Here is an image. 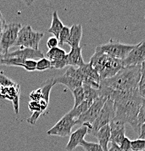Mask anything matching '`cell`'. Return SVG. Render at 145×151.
<instances>
[{"mask_svg":"<svg viewBox=\"0 0 145 151\" xmlns=\"http://www.w3.org/2000/svg\"><path fill=\"white\" fill-rule=\"evenodd\" d=\"M120 148L123 151H130V140L127 137H125L123 141L121 142L119 145Z\"/></svg>","mask_w":145,"mask_h":151,"instance_id":"cell-33","label":"cell"},{"mask_svg":"<svg viewBox=\"0 0 145 151\" xmlns=\"http://www.w3.org/2000/svg\"><path fill=\"white\" fill-rule=\"evenodd\" d=\"M99 141V144L104 151H108V145L110 142V128L109 124L102 127L94 135Z\"/></svg>","mask_w":145,"mask_h":151,"instance_id":"cell-18","label":"cell"},{"mask_svg":"<svg viewBox=\"0 0 145 151\" xmlns=\"http://www.w3.org/2000/svg\"><path fill=\"white\" fill-rule=\"evenodd\" d=\"M115 118L114 102L109 98H107L103 107L101 109L98 117L93 123L92 125L88 129V134L94 136V134L102 127L109 124Z\"/></svg>","mask_w":145,"mask_h":151,"instance_id":"cell-5","label":"cell"},{"mask_svg":"<svg viewBox=\"0 0 145 151\" xmlns=\"http://www.w3.org/2000/svg\"><path fill=\"white\" fill-rule=\"evenodd\" d=\"M94 102L89 101V100H84L80 105H79L77 108H72L69 113L75 119H78L83 113L86 112L88 108L91 107V105H92Z\"/></svg>","mask_w":145,"mask_h":151,"instance_id":"cell-21","label":"cell"},{"mask_svg":"<svg viewBox=\"0 0 145 151\" xmlns=\"http://www.w3.org/2000/svg\"><path fill=\"white\" fill-rule=\"evenodd\" d=\"M82 86H83V93H84V100L94 102V100H96L99 97V89H94L86 84H83Z\"/></svg>","mask_w":145,"mask_h":151,"instance_id":"cell-22","label":"cell"},{"mask_svg":"<svg viewBox=\"0 0 145 151\" xmlns=\"http://www.w3.org/2000/svg\"><path fill=\"white\" fill-rule=\"evenodd\" d=\"M0 98L10 100L13 105L14 111L16 114L19 113L20 86L16 84L12 86L3 87L0 86Z\"/></svg>","mask_w":145,"mask_h":151,"instance_id":"cell-12","label":"cell"},{"mask_svg":"<svg viewBox=\"0 0 145 151\" xmlns=\"http://www.w3.org/2000/svg\"><path fill=\"white\" fill-rule=\"evenodd\" d=\"M1 58H2V55H1V52H0V61H1Z\"/></svg>","mask_w":145,"mask_h":151,"instance_id":"cell-40","label":"cell"},{"mask_svg":"<svg viewBox=\"0 0 145 151\" xmlns=\"http://www.w3.org/2000/svg\"><path fill=\"white\" fill-rule=\"evenodd\" d=\"M64 24H63L62 21L60 20L59 17H58L57 11H54L52 15V22L51 26L48 30V32L53 34L55 36L56 39L58 38L60 32H61V29L64 28Z\"/></svg>","mask_w":145,"mask_h":151,"instance_id":"cell-20","label":"cell"},{"mask_svg":"<svg viewBox=\"0 0 145 151\" xmlns=\"http://www.w3.org/2000/svg\"><path fill=\"white\" fill-rule=\"evenodd\" d=\"M75 125H77L76 119H74L69 113H67L50 129L47 132V134L52 136H70L72 129Z\"/></svg>","mask_w":145,"mask_h":151,"instance_id":"cell-9","label":"cell"},{"mask_svg":"<svg viewBox=\"0 0 145 151\" xmlns=\"http://www.w3.org/2000/svg\"><path fill=\"white\" fill-rule=\"evenodd\" d=\"M136 47V45H125L111 39L108 43L96 47V50L107 55L119 60H123Z\"/></svg>","mask_w":145,"mask_h":151,"instance_id":"cell-6","label":"cell"},{"mask_svg":"<svg viewBox=\"0 0 145 151\" xmlns=\"http://www.w3.org/2000/svg\"><path fill=\"white\" fill-rule=\"evenodd\" d=\"M110 128V142L120 145L125 137V124H120L112 120L109 124Z\"/></svg>","mask_w":145,"mask_h":151,"instance_id":"cell-15","label":"cell"},{"mask_svg":"<svg viewBox=\"0 0 145 151\" xmlns=\"http://www.w3.org/2000/svg\"><path fill=\"white\" fill-rule=\"evenodd\" d=\"M107 97H99L89 108L83 113L78 119H76V124H80L82 126H86L88 129L95 122V120L98 117L101 109L103 107Z\"/></svg>","mask_w":145,"mask_h":151,"instance_id":"cell-8","label":"cell"},{"mask_svg":"<svg viewBox=\"0 0 145 151\" xmlns=\"http://www.w3.org/2000/svg\"><path fill=\"white\" fill-rule=\"evenodd\" d=\"M145 140L136 139L130 141V150L132 151H144Z\"/></svg>","mask_w":145,"mask_h":151,"instance_id":"cell-27","label":"cell"},{"mask_svg":"<svg viewBox=\"0 0 145 151\" xmlns=\"http://www.w3.org/2000/svg\"><path fill=\"white\" fill-rule=\"evenodd\" d=\"M83 37V27L80 24H74L69 28V36L67 42L71 48L80 47V41Z\"/></svg>","mask_w":145,"mask_h":151,"instance_id":"cell-16","label":"cell"},{"mask_svg":"<svg viewBox=\"0 0 145 151\" xmlns=\"http://www.w3.org/2000/svg\"><path fill=\"white\" fill-rule=\"evenodd\" d=\"M80 146H81L86 151H104L99 143L88 142L85 139L82 141Z\"/></svg>","mask_w":145,"mask_h":151,"instance_id":"cell-24","label":"cell"},{"mask_svg":"<svg viewBox=\"0 0 145 151\" xmlns=\"http://www.w3.org/2000/svg\"><path fill=\"white\" fill-rule=\"evenodd\" d=\"M90 63L99 73L101 80L112 78L123 68L122 60L107 55L96 49L91 57Z\"/></svg>","mask_w":145,"mask_h":151,"instance_id":"cell-3","label":"cell"},{"mask_svg":"<svg viewBox=\"0 0 145 151\" xmlns=\"http://www.w3.org/2000/svg\"><path fill=\"white\" fill-rule=\"evenodd\" d=\"M145 124H143L141 127V129H140V133L139 135H138V139H145Z\"/></svg>","mask_w":145,"mask_h":151,"instance_id":"cell-38","label":"cell"},{"mask_svg":"<svg viewBox=\"0 0 145 151\" xmlns=\"http://www.w3.org/2000/svg\"><path fill=\"white\" fill-rule=\"evenodd\" d=\"M6 21H5V19L4 18V15H2L1 13V11L0 9V36H1V33H2L3 30H4V26H6Z\"/></svg>","mask_w":145,"mask_h":151,"instance_id":"cell-37","label":"cell"},{"mask_svg":"<svg viewBox=\"0 0 145 151\" xmlns=\"http://www.w3.org/2000/svg\"><path fill=\"white\" fill-rule=\"evenodd\" d=\"M4 58H19L23 60H40L44 58V53L40 50H33L31 48H20L12 52H8L2 55Z\"/></svg>","mask_w":145,"mask_h":151,"instance_id":"cell-11","label":"cell"},{"mask_svg":"<svg viewBox=\"0 0 145 151\" xmlns=\"http://www.w3.org/2000/svg\"><path fill=\"white\" fill-rule=\"evenodd\" d=\"M30 98L31 99L32 101L35 102H39V100H43V96H42V91H41L40 88H38V89H35V90L32 91L29 94Z\"/></svg>","mask_w":145,"mask_h":151,"instance_id":"cell-32","label":"cell"},{"mask_svg":"<svg viewBox=\"0 0 145 151\" xmlns=\"http://www.w3.org/2000/svg\"><path fill=\"white\" fill-rule=\"evenodd\" d=\"M144 118H145V103H143L138 111V115L136 117L137 125L138 129H141V127L144 124Z\"/></svg>","mask_w":145,"mask_h":151,"instance_id":"cell-30","label":"cell"},{"mask_svg":"<svg viewBox=\"0 0 145 151\" xmlns=\"http://www.w3.org/2000/svg\"><path fill=\"white\" fill-rule=\"evenodd\" d=\"M51 63H50V60L48 58H43L42 59L37 61V66H36V70L39 71H43L48 69H51Z\"/></svg>","mask_w":145,"mask_h":151,"instance_id":"cell-25","label":"cell"},{"mask_svg":"<svg viewBox=\"0 0 145 151\" xmlns=\"http://www.w3.org/2000/svg\"><path fill=\"white\" fill-rule=\"evenodd\" d=\"M145 60V44L144 41L136 45V47L127 56L122 60L123 67L141 65Z\"/></svg>","mask_w":145,"mask_h":151,"instance_id":"cell-10","label":"cell"},{"mask_svg":"<svg viewBox=\"0 0 145 151\" xmlns=\"http://www.w3.org/2000/svg\"><path fill=\"white\" fill-rule=\"evenodd\" d=\"M58 45V40L56 37H50L47 41V47L49 49H53L57 47Z\"/></svg>","mask_w":145,"mask_h":151,"instance_id":"cell-35","label":"cell"},{"mask_svg":"<svg viewBox=\"0 0 145 151\" xmlns=\"http://www.w3.org/2000/svg\"><path fill=\"white\" fill-rule=\"evenodd\" d=\"M44 37V33L34 31L31 26L27 25L20 29L18 38L15 43V47L20 48H31L39 50V42Z\"/></svg>","mask_w":145,"mask_h":151,"instance_id":"cell-4","label":"cell"},{"mask_svg":"<svg viewBox=\"0 0 145 151\" xmlns=\"http://www.w3.org/2000/svg\"><path fill=\"white\" fill-rule=\"evenodd\" d=\"M56 84L65 85L66 86H67L68 89L72 91V92L83 85L80 81L72 78V76H69L66 73H64L62 76H56L53 78V84H54V86Z\"/></svg>","mask_w":145,"mask_h":151,"instance_id":"cell-19","label":"cell"},{"mask_svg":"<svg viewBox=\"0 0 145 151\" xmlns=\"http://www.w3.org/2000/svg\"><path fill=\"white\" fill-rule=\"evenodd\" d=\"M41 116H42V114H41L40 113L34 112L32 113V115L31 116V117H29V119H26V122L31 124H35V123L37 121V119H38Z\"/></svg>","mask_w":145,"mask_h":151,"instance_id":"cell-36","label":"cell"},{"mask_svg":"<svg viewBox=\"0 0 145 151\" xmlns=\"http://www.w3.org/2000/svg\"><path fill=\"white\" fill-rule=\"evenodd\" d=\"M29 108L31 111H32L33 113L34 112H38L40 113L42 115V112H41V108H40V105L38 102H35V101H32L31 100V102L29 103Z\"/></svg>","mask_w":145,"mask_h":151,"instance_id":"cell-34","label":"cell"},{"mask_svg":"<svg viewBox=\"0 0 145 151\" xmlns=\"http://www.w3.org/2000/svg\"><path fill=\"white\" fill-rule=\"evenodd\" d=\"M137 89L139 93L140 96L143 98H144V93H145V74H144V68H142V71H141V76L140 78L139 81H138V86H137Z\"/></svg>","mask_w":145,"mask_h":151,"instance_id":"cell-29","label":"cell"},{"mask_svg":"<svg viewBox=\"0 0 145 151\" xmlns=\"http://www.w3.org/2000/svg\"><path fill=\"white\" fill-rule=\"evenodd\" d=\"M67 54L65 50L58 47L49 50L47 56L50 60L52 68L62 69L68 65Z\"/></svg>","mask_w":145,"mask_h":151,"instance_id":"cell-13","label":"cell"},{"mask_svg":"<svg viewBox=\"0 0 145 151\" xmlns=\"http://www.w3.org/2000/svg\"><path fill=\"white\" fill-rule=\"evenodd\" d=\"M72 92L74 96V100H75L73 108H75L83 103V101L84 100V93H83V86H81L80 87H78L75 90L72 91Z\"/></svg>","mask_w":145,"mask_h":151,"instance_id":"cell-23","label":"cell"},{"mask_svg":"<svg viewBox=\"0 0 145 151\" xmlns=\"http://www.w3.org/2000/svg\"><path fill=\"white\" fill-rule=\"evenodd\" d=\"M37 66V61L33 60H25L21 67H23L27 71H34L36 70Z\"/></svg>","mask_w":145,"mask_h":151,"instance_id":"cell-31","label":"cell"},{"mask_svg":"<svg viewBox=\"0 0 145 151\" xmlns=\"http://www.w3.org/2000/svg\"><path fill=\"white\" fill-rule=\"evenodd\" d=\"M144 63L141 65L123 67L113 77L101 80L100 84L115 91H130L137 89Z\"/></svg>","mask_w":145,"mask_h":151,"instance_id":"cell-2","label":"cell"},{"mask_svg":"<svg viewBox=\"0 0 145 151\" xmlns=\"http://www.w3.org/2000/svg\"><path fill=\"white\" fill-rule=\"evenodd\" d=\"M69 36V28L67 26H64V28L61 29L59 35H58V45L60 46H63L64 44H67L68 39Z\"/></svg>","mask_w":145,"mask_h":151,"instance_id":"cell-26","label":"cell"},{"mask_svg":"<svg viewBox=\"0 0 145 151\" xmlns=\"http://www.w3.org/2000/svg\"><path fill=\"white\" fill-rule=\"evenodd\" d=\"M108 151H123L120 148L119 145L115 144L114 142H111V146H110V148L108 149Z\"/></svg>","mask_w":145,"mask_h":151,"instance_id":"cell-39","label":"cell"},{"mask_svg":"<svg viewBox=\"0 0 145 151\" xmlns=\"http://www.w3.org/2000/svg\"><path fill=\"white\" fill-rule=\"evenodd\" d=\"M67 60L68 65L78 68L84 65L85 63L82 55V47L71 48L70 52L67 54Z\"/></svg>","mask_w":145,"mask_h":151,"instance_id":"cell-17","label":"cell"},{"mask_svg":"<svg viewBox=\"0 0 145 151\" xmlns=\"http://www.w3.org/2000/svg\"><path fill=\"white\" fill-rule=\"evenodd\" d=\"M21 28V24L18 23H8L4 26L0 36V52L2 55L7 54L11 47L15 46L18 32Z\"/></svg>","mask_w":145,"mask_h":151,"instance_id":"cell-7","label":"cell"},{"mask_svg":"<svg viewBox=\"0 0 145 151\" xmlns=\"http://www.w3.org/2000/svg\"><path fill=\"white\" fill-rule=\"evenodd\" d=\"M15 81L11 80L10 78L5 76L3 71H0V86L3 87H9L16 84Z\"/></svg>","mask_w":145,"mask_h":151,"instance_id":"cell-28","label":"cell"},{"mask_svg":"<svg viewBox=\"0 0 145 151\" xmlns=\"http://www.w3.org/2000/svg\"><path fill=\"white\" fill-rule=\"evenodd\" d=\"M143 103H144V98L140 96L138 89L125 98L115 101L113 120L125 125L130 124L136 133L139 135L140 129L137 125L136 117Z\"/></svg>","mask_w":145,"mask_h":151,"instance_id":"cell-1","label":"cell"},{"mask_svg":"<svg viewBox=\"0 0 145 151\" xmlns=\"http://www.w3.org/2000/svg\"><path fill=\"white\" fill-rule=\"evenodd\" d=\"M86 134H88V127L83 125L73 133H71L70 137L66 146V150L73 151L78 146H80L82 141L84 140Z\"/></svg>","mask_w":145,"mask_h":151,"instance_id":"cell-14","label":"cell"}]
</instances>
